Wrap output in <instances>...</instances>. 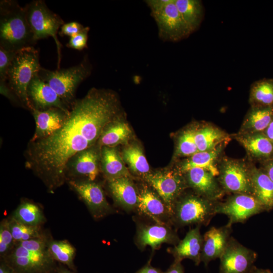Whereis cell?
I'll use <instances>...</instances> for the list:
<instances>
[{
    "label": "cell",
    "mask_w": 273,
    "mask_h": 273,
    "mask_svg": "<svg viewBox=\"0 0 273 273\" xmlns=\"http://www.w3.org/2000/svg\"><path fill=\"white\" fill-rule=\"evenodd\" d=\"M120 113L116 94L110 89L91 88L76 100L63 125L50 136L29 141L25 166L54 192L67 180L66 167L77 153L95 145L106 125Z\"/></svg>",
    "instance_id": "obj_1"
},
{
    "label": "cell",
    "mask_w": 273,
    "mask_h": 273,
    "mask_svg": "<svg viewBox=\"0 0 273 273\" xmlns=\"http://www.w3.org/2000/svg\"><path fill=\"white\" fill-rule=\"evenodd\" d=\"M36 42L28 23L24 7L14 0L0 2V47L17 52Z\"/></svg>",
    "instance_id": "obj_2"
},
{
    "label": "cell",
    "mask_w": 273,
    "mask_h": 273,
    "mask_svg": "<svg viewBox=\"0 0 273 273\" xmlns=\"http://www.w3.org/2000/svg\"><path fill=\"white\" fill-rule=\"evenodd\" d=\"M41 67L39 51L34 47H27L16 52L6 77V84L20 104L30 111L32 107L28 98L27 88Z\"/></svg>",
    "instance_id": "obj_3"
},
{
    "label": "cell",
    "mask_w": 273,
    "mask_h": 273,
    "mask_svg": "<svg viewBox=\"0 0 273 273\" xmlns=\"http://www.w3.org/2000/svg\"><path fill=\"white\" fill-rule=\"evenodd\" d=\"M92 66L87 58L68 68L50 70L41 67L38 76L52 87L70 108L74 103L79 84L91 74Z\"/></svg>",
    "instance_id": "obj_4"
},
{
    "label": "cell",
    "mask_w": 273,
    "mask_h": 273,
    "mask_svg": "<svg viewBox=\"0 0 273 273\" xmlns=\"http://www.w3.org/2000/svg\"><path fill=\"white\" fill-rule=\"evenodd\" d=\"M145 2L157 24L160 39L176 42L191 34L181 18L174 0H148Z\"/></svg>",
    "instance_id": "obj_5"
},
{
    "label": "cell",
    "mask_w": 273,
    "mask_h": 273,
    "mask_svg": "<svg viewBox=\"0 0 273 273\" xmlns=\"http://www.w3.org/2000/svg\"><path fill=\"white\" fill-rule=\"evenodd\" d=\"M181 196L174 205L171 222L180 226L208 224L216 214L215 209L218 201L210 200L198 194L183 197Z\"/></svg>",
    "instance_id": "obj_6"
},
{
    "label": "cell",
    "mask_w": 273,
    "mask_h": 273,
    "mask_svg": "<svg viewBox=\"0 0 273 273\" xmlns=\"http://www.w3.org/2000/svg\"><path fill=\"white\" fill-rule=\"evenodd\" d=\"M24 7L35 41L36 42L49 37H52L54 39L59 66L62 46L57 37V33L64 21L59 15L50 10L42 0L32 1Z\"/></svg>",
    "instance_id": "obj_7"
},
{
    "label": "cell",
    "mask_w": 273,
    "mask_h": 273,
    "mask_svg": "<svg viewBox=\"0 0 273 273\" xmlns=\"http://www.w3.org/2000/svg\"><path fill=\"white\" fill-rule=\"evenodd\" d=\"M3 260L17 273H50L55 266L54 259L48 249L37 250L18 243Z\"/></svg>",
    "instance_id": "obj_8"
},
{
    "label": "cell",
    "mask_w": 273,
    "mask_h": 273,
    "mask_svg": "<svg viewBox=\"0 0 273 273\" xmlns=\"http://www.w3.org/2000/svg\"><path fill=\"white\" fill-rule=\"evenodd\" d=\"M183 174L179 170H168L150 173L144 177L166 204L171 219L176 201L188 187Z\"/></svg>",
    "instance_id": "obj_9"
},
{
    "label": "cell",
    "mask_w": 273,
    "mask_h": 273,
    "mask_svg": "<svg viewBox=\"0 0 273 273\" xmlns=\"http://www.w3.org/2000/svg\"><path fill=\"white\" fill-rule=\"evenodd\" d=\"M266 211L264 206L252 195L234 194L223 202H218L216 214L226 215L231 224L243 222L255 214Z\"/></svg>",
    "instance_id": "obj_10"
},
{
    "label": "cell",
    "mask_w": 273,
    "mask_h": 273,
    "mask_svg": "<svg viewBox=\"0 0 273 273\" xmlns=\"http://www.w3.org/2000/svg\"><path fill=\"white\" fill-rule=\"evenodd\" d=\"M218 169V181L224 192L252 195L250 168L243 163L225 160Z\"/></svg>",
    "instance_id": "obj_11"
},
{
    "label": "cell",
    "mask_w": 273,
    "mask_h": 273,
    "mask_svg": "<svg viewBox=\"0 0 273 273\" xmlns=\"http://www.w3.org/2000/svg\"><path fill=\"white\" fill-rule=\"evenodd\" d=\"M256 258L254 251L231 237L219 258V273H249Z\"/></svg>",
    "instance_id": "obj_12"
},
{
    "label": "cell",
    "mask_w": 273,
    "mask_h": 273,
    "mask_svg": "<svg viewBox=\"0 0 273 273\" xmlns=\"http://www.w3.org/2000/svg\"><path fill=\"white\" fill-rule=\"evenodd\" d=\"M101 147L95 145L73 156L66 167V177L73 179L84 177L86 180L94 181L99 172Z\"/></svg>",
    "instance_id": "obj_13"
},
{
    "label": "cell",
    "mask_w": 273,
    "mask_h": 273,
    "mask_svg": "<svg viewBox=\"0 0 273 273\" xmlns=\"http://www.w3.org/2000/svg\"><path fill=\"white\" fill-rule=\"evenodd\" d=\"M68 183L85 202L94 217H102L111 211L100 185L87 180L70 179Z\"/></svg>",
    "instance_id": "obj_14"
},
{
    "label": "cell",
    "mask_w": 273,
    "mask_h": 273,
    "mask_svg": "<svg viewBox=\"0 0 273 273\" xmlns=\"http://www.w3.org/2000/svg\"><path fill=\"white\" fill-rule=\"evenodd\" d=\"M27 95L32 110L33 109L44 110L56 107L67 112L70 111V108L63 102L55 90L37 74L28 86Z\"/></svg>",
    "instance_id": "obj_15"
},
{
    "label": "cell",
    "mask_w": 273,
    "mask_h": 273,
    "mask_svg": "<svg viewBox=\"0 0 273 273\" xmlns=\"http://www.w3.org/2000/svg\"><path fill=\"white\" fill-rule=\"evenodd\" d=\"M136 208L140 213L156 223L169 224L171 222L170 213L164 201L147 186H143L138 191Z\"/></svg>",
    "instance_id": "obj_16"
},
{
    "label": "cell",
    "mask_w": 273,
    "mask_h": 273,
    "mask_svg": "<svg viewBox=\"0 0 273 273\" xmlns=\"http://www.w3.org/2000/svg\"><path fill=\"white\" fill-rule=\"evenodd\" d=\"M185 173L188 186L205 198L218 201L225 193L215 176L208 170L193 168Z\"/></svg>",
    "instance_id": "obj_17"
},
{
    "label": "cell",
    "mask_w": 273,
    "mask_h": 273,
    "mask_svg": "<svg viewBox=\"0 0 273 273\" xmlns=\"http://www.w3.org/2000/svg\"><path fill=\"white\" fill-rule=\"evenodd\" d=\"M232 224L219 228L211 227L203 236L201 262L206 266L212 260L219 258L223 253L232 231Z\"/></svg>",
    "instance_id": "obj_18"
},
{
    "label": "cell",
    "mask_w": 273,
    "mask_h": 273,
    "mask_svg": "<svg viewBox=\"0 0 273 273\" xmlns=\"http://www.w3.org/2000/svg\"><path fill=\"white\" fill-rule=\"evenodd\" d=\"M35 121V132L30 141L47 138L59 129L67 118L69 112L53 107L44 110L33 109L31 111Z\"/></svg>",
    "instance_id": "obj_19"
},
{
    "label": "cell",
    "mask_w": 273,
    "mask_h": 273,
    "mask_svg": "<svg viewBox=\"0 0 273 273\" xmlns=\"http://www.w3.org/2000/svg\"><path fill=\"white\" fill-rule=\"evenodd\" d=\"M179 241L177 234L169 224L156 223L141 225L137 232L136 242L140 248L149 246L157 249L163 243L176 245Z\"/></svg>",
    "instance_id": "obj_20"
},
{
    "label": "cell",
    "mask_w": 273,
    "mask_h": 273,
    "mask_svg": "<svg viewBox=\"0 0 273 273\" xmlns=\"http://www.w3.org/2000/svg\"><path fill=\"white\" fill-rule=\"evenodd\" d=\"M200 228V225H197L191 229L185 238L171 249L170 252L174 257V260L181 261L184 259H190L196 265L199 264L203 241Z\"/></svg>",
    "instance_id": "obj_21"
},
{
    "label": "cell",
    "mask_w": 273,
    "mask_h": 273,
    "mask_svg": "<svg viewBox=\"0 0 273 273\" xmlns=\"http://www.w3.org/2000/svg\"><path fill=\"white\" fill-rule=\"evenodd\" d=\"M108 187L115 200L126 210L136 208L138 191L129 177L108 180Z\"/></svg>",
    "instance_id": "obj_22"
},
{
    "label": "cell",
    "mask_w": 273,
    "mask_h": 273,
    "mask_svg": "<svg viewBox=\"0 0 273 273\" xmlns=\"http://www.w3.org/2000/svg\"><path fill=\"white\" fill-rule=\"evenodd\" d=\"M236 139L251 157L258 159L273 158V142L264 133L238 134Z\"/></svg>",
    "instance_id": "obj_23"
},
{
    "label": "cell",
    "mask_w": 273,
    "mask_h": 273,
    "mask_svg": "<svg viewBox=\"0 0 273 273\" xmlns=\"http://www.w3.org/2000/svg\"><path fill=\"white\" fill-rule=\"evenodd\" d=\"M273 120V106H251L239 134L261 133Z\"/></svg>",
    "instance_id": "obj_24"
},
{
    "label": "cell",
    "mask_w": 273,
    "mask_h": 273,
    "mask_svg": "<svg viewBox=\"0 0 273 273\" xmlns=\"http://www.w3.org/2000/svg\"><path fill=\"white\" fill-rule=\"evenodd\" d=\"M100 163L101 170L108 180L121 177H130L123 158L115 147L101 148Z\"/></svg>",
    "instance_id": "obj_25"
},
{
    "label": "cell",
    "mask_w": 273,
    "mask_h": 273,
    "mask_svg": "<svg viewBox=\"0 0 273 273\" xmlns=\"http://www.w3.org/2000/svg\"><path fill=\"white\" fill-rule=\"evenodd\" d=\"M252 195L266 211L273 208V182L264 171L250 168Z\"/></svg>",
    "instance_id": "obj_26"
},
{
    "label": "cell",
    "mask_w": 273,
    "mask_h": 273,
    "mask_svg": "<svg viewBox=\"0 0 273 273\" xmlns=\"http://www.w3.org/2000/svg\"><path fill=\"white\" fill-rule=\"evenodd\" d=\"M222 148V145L209 151L198 152L185 161L180 166L179 171L185 173L193 168H199L209 171L215 176H218L219 169L216 161Z\"/></svg>",
    "instance_id": "obj_27"
},
{
    "label": "cell",
    "mask_w": 273,
    "mask_h": 273,
    "mask_svg": "<svg viewBox=\"0 0 273 273\" xmlns=\"http://www.w3.org/2000/svg\"><path fill=\"white\" fill-rule=\"evenodd\" d=\"M120 114L108 124L98 141V145L115 147L126 142L131 136L132 131L128 124L119 118Z\"/></svg>",
    "instance_id": "obj_28"
},
{
    "label": "cell",
    "mask_w": 273,
    "mask_h": 273,
    "mask_svg": "<svg viewBox=\"0 0 273 273\" xmlns=\"http://www.w3.org/2000/svg\"><path fill=\"white\" fill-rule=\"evenodd\" d=\"M176 7L190 32L200 27L204 16L202 3L199 0H174Z\"/></svg>",
    "instance_id": "obj_29"
},
{
    "label": "cell",
    "mask_w": 273,
    "mask_h": 273,
    "mask_svg": "<svg viewBox=\"0 0 273 273\" xmlns=\"http://www.w3.org/2000/svg\"><path fill=\"white\" fill-rule=\"evenodd\" d=\"M227 137L223 131L210 125L196 129L195 133V141L199 152L218 147L223 144Z\"/></svg>",
    "instance_id": "obj_30"
},
{
    "label": "cell",
    "mask_w": 273,
    "mask_h": 273,
    "mask_svg": "<svg viewBox=\"0 0 273 273\" xmlns=\"http://www.w3.org/2000/svg\"><path fill=\"white\" fill-rule=\"evenodd\" d=\"M249 101L251 106H273V78L254 82L250 88Z\"/></svg>",
    "instance_id": "obj_31"
},
{
    "label": "cell",
    "mask_w": 273,
    "mask_h": 273,
    "mask_svg": "<svg viewBox=\"0 0 273 273\" xmlns=\"http://www.w3.org/2000/svg\"><path fill=\"white\" fill-rule=\"evenodd\" d=\"M122 157L135 174L144 177L150 173V166L141 148L136 144L130 145L122 152Z\"/></svg>",
    "instance_id": "obj_32"
},
{
    "label": "cell",
    "mask_w": 273,
    "mask_h": 273,
    "mask_svg": "<svg viewBox=\"0 0 273 273\" xmlns=\"http://www.w3.org/2000/svg\"><path fill=\"white\" fill-rule=\"evenodd\" d=\"M48 250L52 258L74 270L75 248L66 240H50L48 242Z\"/></svg>",
    "instance_id": "obj_33"
},
{
    "label": "cell",
    "mask_w": 273,
    "mask_h": 273,
    "mask_svg": "<svg viewBox=\"0 0 273 273\" xmlns=\"http://www.w3.org/2000/svg\"><path fill=\"white\" fill-rule=\"evenodd\" d=\"M12 217L22 223L34 226H40L45 220L40 208L35 204L27 201L19 205Z\"/></svg>",
    "instance_id": "obj_34"
},
{
    "label": "cell",
    "mask_w": 273,
    "mask_h": 273,
    "mask_svg": "<svg viewBox=\"0 0 273 273\" xmlns=\"http://www.w3.org/2000/svg\"><path fill=\"white\" fill-rule=\"evenodd\" d=\"M8 220L15 243L44 237L40 226L25 224L17 221L12 217Z\"/></svg>",
    "instance_id": "obj_35"
},
{
    "label": "cell",
    "mask_w": 273,
    "mask_h": 273,
    "mask_svg": "<svg viewBox=\"0 0 273 273\" xmlns=\"http://www.w3.org/2000/svg\"><path fill=\"white\" fill-rule=\"evenodd\" d=\"M196 130L194 128H189L180 134L176 150L177 156L190 157L199 152L195 141Z\"/></svg>",
    "instance_id": "obj_36"
},
{
    "label": "cell",
    "mask_w": 273,
    "mask_h": 273,
    "mask_svg": "<svg viewBox=\"0 0 273 273\" xmlns=\"http://www.w3.org/2000/svg\"><path fill=\"white\" fill-rule=\"evenodd\" d=\"M15 245L9 226V220L3 219L0 224V255L4 259Z\"/></svg>",
    "instance_id": "obj_37"
},
{
    "label": "cell",
    "mask_w": 273,
    "mask_h": 273,
    "mask_svg": "<svg viewBox=\"0 0 273 273\" xmlns=\"http://www.w3.org/2000/svg\"><path fill=\"white\" fill-rule=\"evenodd\" d=\"M89 30L88 27H85L82 31L70 37L67 47L78 51L87 48Z\"/></svg>",
    "instance_id": "obj_38"
},
{
    "label": "cell",
    "mask_w": 273,
    "mask_h": 273,
    "mask_svg": "<svg viewBox=\"0 0 273 273\" xmlns=\"http://www.w3.org/2000/svg\"><path fill=\"white\" fill-rule=\"evenodd\" d=\"M16 53L0 47V81H5L8 69Z\"/></svg>",
    "instance_id": "obj_39"
},
{
    "label": "cell",
    "mask_w": 273,
    "mask_h": 273,
    "mask_svg": "<svg viewBox=\"0 0 273 273\" xmlns=\"http://www.w3.org/2000/svg\"><path fill=\"white\" fill-rule=\"evenodd\" d=\"M84 28L85 27L79 22H70L64 23L61 26L59 34L61 36L65 35L71 37L82 31Z\"/></svg>",
    "instance_id": "obj_40"
},
{
    "label": "cell",
    "mask_w": 273,
    "mask_h": 273,
    "mask_svg": "<svg viewBox=\"0 0 273 273\" xmlns=\"http://www.w3.org/2000/svg\"><path fill=\"white\" fill-rule=\"evenodd\" d=\"M180 261L174 260L169 268L164 273H184V267Z\"/></svg>",
    "instance_id": "obj_41"
},
{
    "label": "cell",
    "mask_w": 273,
    "mask_h": 273,
    "mask_svg": "<svg viewBox=\"0 0 273 273\" xmlns=\"http://www.w3.org/2000/svg\"><path fill=\"white\" fill-rule=\"evenodd\" d=\"M135 273H164L160 269L151 265L150 260Z\"/></svg>",
    "instance_id": "obj_42"
},
{
    "label": "cell",
    "mask_w": 273,
    "mask_h": 273,
    "mask_svg": "<svg viewBox=\"0 0 273 273\" xmlns=\"http://www.w3.org/2000/svg\"><path fill=\"white\" fill-rule=\"evenodd\" d=\"M0 273H17L4 260L1 262Z\"/></svg>",
    "instance_id": "obj_43"
},
{
    "label": "cell",
    "mask_w": 273,
    "mask_h": 273,
    "mask_svg": "<svg viewBox=\"0 0 273 273\" xmlns=\"http://www.w3.org/2000/svg\"><path fill=\"white\" fill-rule=\"evenodd\" d=\"M264 134L273 142V120L265 130Z\"/></svg>",
    "instance_id": "obj_44"
},
{
    "label": "cell",
    "mask_w": 273,
    "mask_h": 273,
    "mask_svg": "<svg viewBox=\"0 0 273 273\" xmlns=\"http://www.w3.org/2000/svg\"><path fill=\"white\" fill-rule=\"evenodd\" d=\"M264 171L273 182V161L268 164Z\"/></svg>",
    "instance_id": "obj_45"
},
{
    "label": "cell",
    "mask_w": 273,
    "mask_h": 273,
    "mask_svg": "<svg viewBox=\"0 0 273 273\" xmlns=\"http://www.w3.org/2000/svg\"><path fill=\"white\" fill-rule=\"evenodd\" d=\"M249 273H273L269 269L258 268L254 266Z\"/></svg>",
    "instance_id": "obj_46"
},
{
    "label": "cell",
    "mask_w": 273,
    "mask_h": 273,
    "mask_svg": "<svg viewBox=\"0 0 273 273\" xmlns=\"http://www.w3.org/2000/svg\"><path fill=\"white\" fill-rule=\"evenodd\" d=\"M58 273H74L71 270H69L66 268H61L58 271Z\"/></svg>",
    "instance_id": "obj_47"
}]
</instances>
